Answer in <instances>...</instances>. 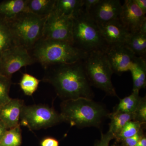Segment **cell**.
Segmentation results:
<instances>
[{"label": "cell", "instance_id": "6da1fadb", "mask_svg": "<svg viewBox=\"0 0 146 146\" xmlns=\"http://www.w3.org/2000/svg\"><path fill=\"white\" fill-rule=\"evenodd\" d=\"M83 60L49 67L43 81L51 84L63 101L79 98L93 100L94 92L85 74Z\"/></svg>", "mask_w": 146, "mask_h": 146}, {"label": "cell", "instance_id": "7a4b0ae2", "mask_svg": "<svg viewBox=\"0 0 146 146\" xmlns=\"http://www.w3.org/2000/svg\"><path fill=\"white\" fill-rule=\"evenodd\" d=\"M60 114L63 122L80 128L100 127L110 115L102 105L85 98L63 101Z\"/></svg>", "mask_w": 146, "mask_h": 146}, {"label": "cell", "instance_id": "3957f363", "mask_svg": "<svg viewBox=\"0 0 146 146\" xmlns=\"http://www.w3.org/2000/svg\"><path fill=\"white\" fill-rule=\"evenodd\" d=\"M31 50L35 62L46 69L53 65L83 60L89 53L68 42L42 38Z\"/></svg>", "mask_w": 146, "mask_h": 146}, {"label": "cell", "instance_id": "277c9868", "mask_svg": "<svg viewBox=\"0 0 146 146\" xmlns=\"http://www.w3.org/2000/svg\"><path fill=\"white\" fill-rule=\"evenodd\" d=\"M72 34L74 44L87 53L104 52L108 46L98 24L83 9L73 18Z\"/></svg>", "mask_w": 146, "mask_h": 146}, {"label": "cell", "instance_id": "5b68a950", "mask_svg": "<svg viewBox=\"0 0 146 146\" xmlns=\"http://www.w3.org/2000/svg\"><path fill=\"white\" fill-rule=\"evenodd\" d=\"M47 17L24 12L10 20H6L17 45L29 51L42 38Z\"/></svg>", "mask_w": 146, "mask_h": 146}, {"label": "cell", "instance_id": "8992f818", "mask_svg": "<svg viewBox=\"0 0 146 146\" xmlns=\"http://www.w3.org/2000/svg\"><path fill=\"white\" fill-rule=\"evenodd\" d=\"M84 68L90 85L101 89L111 96L118 97L112 84L113 72L104 52H89L83 60Z\"/></svg>", "mask_w": 146, "mask_h": 146}, {"label": "cell", "instance_id": "52a82bcc", "mask_svg": "<svg viewBox=\"0 0 146 146\" xmlns=\"http://www.w3.org/2000/svg\"><path fill=\"white\" fill-rule=\"evenodd\" d=\"M63 121L60 113L46 105H24L21 111L20 125L30 130L50 127Z\"/></svg>", "mask_w": 146, "mask_h": 146}, {"label": "cell", "instance_id": "ba28073f", "mask_svg": "<svg viewBox=\"0 0 146 146\" xmlns=\"http://www.w3.org/2000/svg\"><path fill=\"white\" fill-rule=\"evenodd\" d=\"M72 28L73 18L52 11L45 21L42 38L74 44Z\"/></svg>", "mask_w": 146, "mask_h": 146}, {"label": "cell", "instance_id": "9c48e42d", "mask_svg": "<svg viewBox=\"0 0 146 146\" xmlns=\"http://www.w3.org/2000/svg\"><path fill=\"white\" fill-rule=\"evenodd\" d=\"M35 62L27 50L16 46L7 50L0 57V75L11 78L12 75L21 68Z\"/></svg>", "mask_w": 146, "mask_h": 146}, {"label": "cell", "instance_id": "30bf717a", "mask_svg": "<svg viewBox=\"0 0 146 146\" xmlns=\"http://www.w3.org/2000/svg\"><path fill=\"white\" fill-rule=\"evenodd\" d=\"M113 72L129 71L136 56L125 44L108 45L104 51Z\"/></svg>", "mask_w": 146, "mask_h": 146}, {"label": "cell", "instance_id": "8fae6325", "mask_svg": "<svg viewBox=\"0 0 146 146\" xmlns=\"http://www.w3.org/2000/svg\"><path fill=\"white\" fill-rule=\"evenodd\" d=\"M119 19L131 33H134L139 31L146 18L134 0H125L122 6Z\"/></svg>", "mask_w": 146, "mask_h": 146}, {"label": "cell", "instance_id": "7c38bea8", "mask_svg": "<svg viewBox=\"0 0 146 146\" xmlns=\"http://www.w3.org/2000/svg\"><path fill=\"white\" fill-rule=\"evenodd\" d=\"M122 6L119 0H100L89 14L98 25L105 23L119 18Z\"/></svg>", "mask_w": 146, "mask_h": 146}, {"label": "cell", "instance_id": "4fadbf2b", "mask_svg": "<svg viewBox=\"0 0 146 146\" xmlns=\"http://www.w3.org/2000/svg\"><path fill=\"white\" fill-rule=\"evenodd\" d=\"M98 26L102 36L108 45L125 44L131 34L123 25L119 18L99 24Z\"/></svg>", "mask_w": 146, "mask_h": 146}, {"label": "cell", "instance_id": "5bb4252c", "mask_svg": "<svg viewBox=\"0 0 146 146\" xmlns=\"http://www.w3.org/2000/svg\"><path fill=\"white\" fill-rule=\"evenodd\" d=\"M24 105L23 100L11 98L7 103L0 107V120L7 129L20 125L21 111Z\"/></svg>", "mask_w": 146, "mask_h": 146}, {"label": "cell", "instance_id": "9a60e30c", "mask_svg": "<svg viewBox=\"0 0 146 146\" xmlns=\"http://www.w3.org/2000/svg\"><path fill=\"white\" fill-rule=\"evenodd\" d=\"M129 71L133 82V91H139L146 85V58L136 56Z\"/></svg>", "mask_w": 146, "mask_h": 146}, {"label": "cell", "instance_id": "2e32d148", "mask_svg": "<svg viewBox=\"0 0 146 146\" xmlns=\"http://www.w3.org/2000/svg\"><path fill=\"white\" fill-rule=\"evenodd\" d=\"M27 0H6L0 2V16L10 20L18 14L27 12Z\"/></svg>", "mask_w": 146, "mask_h": 146}, {"label": "cell", "instance_id": "e0dca14e", "mask_svg": "<svg viewBox=\"0 0 146 146\" xmlns=\"http://www.w3.org/2000/svg\"><path fill=\"white\" fill-rule=\"evenodd\" d=\"M83 0H56L53 11L73 18L83 9Z\"/></svg>", "mask_w": 146, "mask_h": 146}, {"label": "cell", "instance_id": "ac0fdd59", "mask_svg": "<svg viewBox=\"0 0 146 146\" xmlns=\"http://www.w3.org/2000/svg\"><path fill=\"white\" fill-rule=\"evenodd\" d=\"M56 0H27V12L47 17L54 9Z\"/></svg>", "mask_w": 146, "mask_h": 146}, {"label": "cell", "instance_id": "d6986e66", "mask_svg": "<svg viewBox=\"0 0 146 146\" xmlns=\"http://www.w3.org/2000/svg\"><path fill=\"white\" fill-rule=\"evenodd\" d=\"M109 118L111 119L108 131L114 135V137L119 133L128 122L133 121L134 113L113 112L110 113Z\"/></svg>", "mask_w": 146, "mask_h": 146}, {"label": "cell", "instance_id": "ffe728a7", "mask_svg": "<svg viewBox=\"0 0 146 146\" xmlns=\"http://www.w3.org/2000/svg\"><path fill=\"white\" fill-rule=\"evenodd\" d=\"M16 46L7 21L0 16V57L7 50Z\"/></svg>", "mask_w": 146, "mask_h": 146}, {"label": "cell", "instance_id": "44dd1931", "mask_svg": "<svg viewBox=\"0 0 146 146\" xmlns=\"http://www.w3.org/2000/svg\"><path fill=\"white\" fill-rule=\"evenodd\" d=\"M125 44L136 56L146 58V34L139 31L131 33Z\"/></svg>", "mask_w": 146, "mask_h": 146}, {"label": "cell", "instance_id": "7402d4cb", "mask_svg": "<svg viewBox=\"0 0 146 146\" xmlns=\"http://www.w3.org/2000/svg\"><path fill=\"white\" fill-rule=\"evenodd\" d=\"M139 91H133L128 96L120 100L114 112L133 113L136 111L142 98L140 97Z\"/></svg>", "mask_w": 146, "mask_h": 146}, {"label": "cell", "instance_id": "603a6c76", "mask_svg": "<svg viewBox=\"0 0 146 146\" xmlns=\"http://www.w3.org/2000/svg\"><path fill=\"white\" fill-rule=\"evenodd\" d=\"M22 142L21 125L7 129L0 140V146H21Z\"/></svg>", "mask_w": 146, "mask_h": 146}, {"label": "cell", "instance_id": "cb8c5ba5", "mask_svg": "<svg viewBox=\"0 0 146 146\" xmlns=\"http://www.w3.org/2000/svg\"><path fill=\"white\" fill-rule=\"evenodd\" d=\"M40 80L34 76L27 73L23 74L20 81V88L24 94L28 96H32L37 90Z\"/></svg>", "mask_w": 146, "mask_h": 146}, {"label": "cell", "instance_id": "d4e9b609", "mask_svg": "<svg viewBox=\"0 0 146 146\" xmlns=\"http://www.w3.org/2000/svg\"><path fill=\"white\" fill-rule=\"evenodd\" d=\"M145 125L136 121H130L124 126L115 138L117 142H120L126 138L132 137L143 130V127Z\"/></svg>", "mask_w": 146, "mask_h": 146}, {"label": "cell", "instance_id": "484cf974", "mask_svg": "<svg viewBox=\"0 0 146 146\" xmlns=\"http://www.w3.org/2000/svg\"><path fill=\"white\" fill-rule=\"evenodd\" d=\"M11 84V78L0 75V107L7 103L11 99L9 96Z\"/></svg>", "mask_w": 146, "mask_h": 146}, {"label": "cell", "instance_id": "4316f807", "mask_svg": "<svg viewBox=\"0 0 146 146\" xmlns=\"http://www.w3.org/2000/svg\"><path fill=\"white\" fill-rule=\"evenodd\" d=\"M133 121L145 124L146 123V97L142 98L141 102L134 112Z\"/></svg>", "mask_w": 146, "mask_h": 146}, {"label": "cell", "instance_id": "83f0119b", "mask_svg": "<svg viewBox=\"0 0 146 146\" xmlns=\"http://www.w3.org/2000/svg\"><path fill=\"white\" fill-rule=\"evenodd\" d=\"M144 135L142 130L134 136L124 139L120 142L121 143L122 146H136L139 139Z\"/></svg>", "mask_w": 146, "mask_h": 146}, {"label": "cell", "instance_id": "f1b7e54d", "mask_svg": "<svg viewBox=\"0 0 146 146\" xmlns=\"http://www.w3.org/2000/svg\"><path fill=\"white\" fill-rule=\"evenodd\" d=\"M114 138V135L108 131L105 134L102 133L100 140L97 142L94 146H109L110 141Z\"/></svg>", "mask_w": 146, "mask_h": 146}, {"label": "cell", "instance_id": "f546056e", "mask_svg": "<svg viewBox=\"0 0 146 146\" xmlns=\"http://www.w3.org/2000/svg\"><path fill=\"white\" fill-rule=\"evenodd\" d=\"M100 0H83V10L86 13H89Z\"/></svg>", "mask_w": 146, "mask_h": 146}, {"label": "cell", "instance_id": "4dcf8cb0", "mask_svg": "<svg viewBox=\"0 0 146 146\" xmlns=\"http://www.w3.org/2000/svg\"><path fill=\"white\" fill-rule=\"evenodd\" d=\"M41 146H59V142L56 138L48 137L43 138L40 143Z\"/></svg>", "mask_w": 146, "mask_h": 146}, {"label": "cell", "instance_id": "1f68e13d", "mask_svg": "<svg viewBox=\"0 0 146 146\" xmlns=\"http://www.w3.org/2000/svg\"><path fill=\"white\" fill-rule=\"evenodd\" d=\"M137 5L138 6L145 14L146 13V0H134Z\"/></svg>", "mask_w": 146, "mask_h": 146}, {"label": "cell", "instance_id": "d6a6232c", "mask_svg": "<svg viewBox=\"0 0 146 146\" xmlns=\"http://www.w3.org/2000/svg\"><path fill=\"white\" fill-rule=\"evenodd\" d=\"M7 130V129L4 124L0 120V140Z\"/></svg>", "mask_w": 146, "mask_h": 146}, {"label": "cell", "instance_id": "836d02e7", "mask_svg": "<svg viewBox=\"0 0 146 146\" xmlns=\"http://www.w3.org/2000/svg\"><path fill=\"white\" fill-rule=\"evenodd\" d=\"M136 146H146V138L145 135L139 139Z\"/></svg>", "mask_w": 146, "mask_h": 146}, {"label": "cell", "instance_id": "e575fe53", "mask_svg": "<svg viewBox=\"0 0 146 146\" xmlns=\"http://www.w3.org/2000/svg\"><path fill=\"white\" fill-rule=\"evenodd\" d=\"M138 31L144 34H146V20L144 21V22L142 23Z\"/></svg>", "mask_w": 146, "mask_h": 146}]
</instances>
